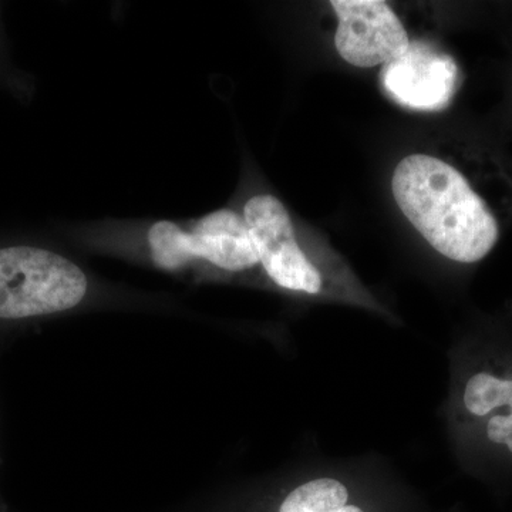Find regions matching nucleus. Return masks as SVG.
<instances>
[{
    "label": "nucleus",
    "instance_id": "nucleus-6",
    "mask_svg": "<svg viewBox=\"0 0 512 512\" xmlns=\"http://www.w3.org/2000/svg\"><path fill=\"white\" fill-rule=\"evenodd\" d=\"M330 8L338 20L336 50L352 66H386L412 45L399 15L383 0H332Z\"/></svg>",
    "mask_w": 512,
    "mask_h": 512
},
{
    "label": "nucleus",
    "instance_id": "nucleus-1",
    "mask_svg": "<svg viewBox=\"0 0 512 512\" xmlns=\"http://www.w3.org/2000/svg\"><path fill=\"white\" fill-rule=\"evenodd\" d=\"M392 192L406 220L437 254L461 265L483 261L500 239V221L456 154L417 151L392 175Z\"/></svg>",
    "mask_w": 512,
    "mask_h": 512
},
{
    "label": "nucleus",
    "instance_id": "nucleus-5",
    "mask_svg": "<svg viewBox=\"0 0 512 512\" xmlns=\"http://www.w3.org/2000/svg\"><path fill=\"white\" fill-rule=\"evenodd\" d=\"M151 258L158 268L175 271L194 259L222 271L244 272L259 265L244 215L218 210L205 215L191 232L171 221H158L148 231Z\"/></svg>",
    "mask_w": 512,
    "mask_h": 512
},
{
    "label": "nucleus",
    "instance_id": "nucleus-4",
    "mask_svg": "<svg viewBox=\"0 0 512 512\" xmlns=\"http://www.w3.org/2000/svg\"><path fill=\"white\" fill-rule=\"evenodd\" d=\"M89 279L66 256L29 242L0 244V320L18 322L72 311Z\"/></svg>",
    "mask_w": 512,
    "mask_h": 512
},
{
    "label": "nucleus",
    "instance_id": "nucleus-7",
    "mask_svg": "<svg viewBox=\"0 0 512 512\" xmlns=\"http://www.w3.org/2000/svg\"><path fill=\"white\" fill-rule=\"evenodd\" d=\"M382 84L406 109L441 110L457 92V63L436 46L417 40L402 57L383 66Z\"/></svg>",
    "mask_w": 512,
    "mask_h": 512
},
{
    "label": "nucleus",
    "instance_id": "nucleus-8",
    "mask_svg": "<svg viewBox=\"0 0 512 512\" xmlns=\"http://www.w3.org/2000/svg\"><path fill=\"white\" fill-rule=\"evenodd\" d=\"M275 512H377L359 500L345 481L316 477L295 485L281 498Z\"/></svg>",
    "mask_w": 512,
    "mask_h": 512
},
{
    "label": "nucleus",
    "instance_id": "nucleus-2",
    "mask_svg": "<svg viewBox=\"0 0 512 512\" xmlns=\"http://www.w3.org/2000/svg\"><path fill=\"white\" fill-rule=\"evenodd\" d=\"M242 215L251 232L259 265L278 288L367 305L369 298L345 262L332 249L306 238L284 202L275 195L249 198Z\"/></svg>",
    "mask_w": 512,
    "mask_h": 512
},
{
    "label": "nucleus",
    "instance_id": "nucleus-3",
    "mask_svg": "<svg viewBox=\"0 0 512 512\" xmlns=\"http://www.w3.org/2000/svg\"><path fill=\"white\" fill-rule=\"evenodd\" d=\"M468 349L456 402L461 448L478 473L512 478V342Z\"/></svg>",
    "mask_w": 512,
    "mask_h": 512
}]
</instances>
